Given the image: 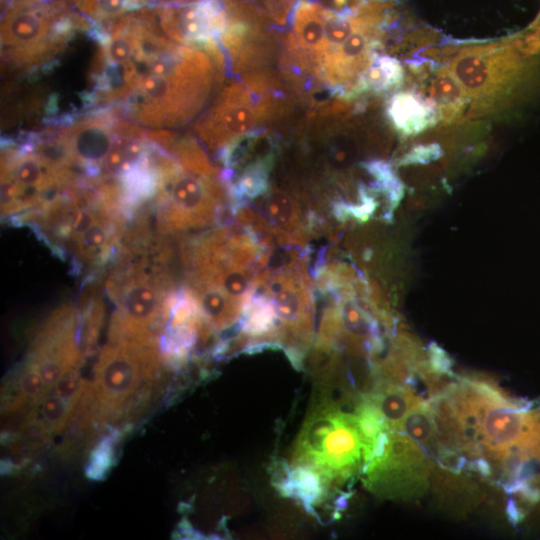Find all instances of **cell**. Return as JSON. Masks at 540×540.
Instances as JSON below:
<instances>
[{
	"label": "cell",
	"mask_w": 540,
	"mask_h": 540,
	"mask_svg": "<svg viewBox=\"0 0 540 540\" xmlns=\"http://www.w3.org/2000/svg\"><path fill=\"white\" fill-rule=\"evenodd\" d=\"M213 69L208 57L185 47L163 73L142 71L123 100L128 115L151 127L182 125L202 107L211 89Z\"/></svg>",
	"instance_id": "obj_1"
},
{
	"label": "cell",
	"mask_w": 540,
	"mask_h": 540,
	"mask_svg": "<svg viewBox=\"0 0 540 540\" xmlns=\"http://www.w3.org/2000/svg\"><path fill=\"white\" fill-rule=\"evenodd\" d=\"M363 443L354 413L332 396L317 393L296 438L290 466L317 472L331 493L361 472Z\"/></svg>",
	"instance_id": "obj_2"
},
{
	"label": "cell",
	"mask_w": 540,
	"mask_h": 540,
	"mask_svg": "<svg viewBox=\"0 0 540 540\" xmlns=\"http://www.w3.org/2000/svg\"><path fill=\"white\" fill-rule=\"evenodd\" d=\"M156 345L111 341L98 358L89 384L90 407L100 423L116 421L141 405L157 382Z\"/></svg>",
	"instance_id": "obj_3"
},
{
	"label": "cell",
	"mask_w": 540,
	"mask_h": 540,
	"mask_svg": "<svg viewBox=\"0 0 540 540\" xmlns=\"http://www.w3.org/2000/svg\"><path fill=\"white\" fill-rule=\"evenodd\" d=\"M145 264L136 263L108 282L117 311L110 328L111 341H132L156 345L154 332L162 329L169 318L172 299L165 297L168 284L164 275Z\"/></svg>",
	"instance_id": "obj_4"
},
{
	"label": "cell",
	"mask_w": 540,
	"mask_h": 540,
	"mask_svg": "<svg viewBox=\"0 0 540 540\" xmlns=\"http://www.w3.org/2000/svg\"><path fill=\"white\" fill-rule=\"evenodd\" d=\"M384 453L362 466L366 488L377 496L408 499L420 495L427 485L423 450L399 430H388Z\"/></svg>",
	"instance_id": "obj_5"
},
{
	"label": "cell",
	"mask_w": 540,
	"mask_h": 540,
	"mask_svg": "<svg viewBox=\"0 0 540 540\" xmlns=\"http://www.w3.org/2000/svg\"><path fill=\"white\" fill-rule=\"evenodd\" d=\"M156 22L170 39L184 45L205 46L217 41L228 27L219 0H196L154 8Z\"/></svg>",
	"instance_id": "obj_6"
},
{
	"label": "cell",
	"mask_w": 540,
	"mask_h": 540,
	"mask_svg": "<svg viewBox=\"0 0 540 540\" xmlns=\"http://www.w3.org/2000/svg\"><path fill=\"white\" fill-rule=\"evenodd\" d=\"M117 120L109 112H98L71 122L62 133L68 140L75 165L81 166L86 174L98 178L103 162L116 136Z\"/></svg>",
	"instance_id": "obj_7"
},
{
	"label": "cell",
	"mask_w": 540,
	"mask_h": 540,
	"mask_svg": "<svg viewBox=\"0 0 540 540\" xmlns=\"http://www.w3.org/2000/svg\"><path fill=\"white\" fill-rule=\"evenodd\" d=\"M256 121L257 113L250 96L235 85L225 91L198 125V131L209 145L224 147L235 137L252 130Z\"/></svg>",
	"instance_id": "obj_8"
},
{
	"label": "cell",
	"mask_w": 540,
	"mask_h": 540,
	"mask_svg": "<svg viewBox=\"0 0 540 540\" xmlns=\"http://www.w3.org/2000/svg\"><path fill=\"white\" fill-rule=\"evenodd\" d=\"M274 481L281 494L294 498L311 513L332 494L322 477L305 466L285 464L276 472Z\"/></svg>",
	"instance_id": "obj_9"
},
{
	"label": "cell",
	"mask_w": 540,
	"mask_h": 540,
	"mask_svg": "<svg viewBox=\"0 0 540 540\" xmlns=\"http://www.w3.org/2000/svg\"><path fill=\"white\" fill-rule=\"evenodd\" d=\"M496 52H466L451 64V71L464 91L480 96L496 89L499 80Z\"/></svg>",
	"instance_id": "obj_10"
},
{
	"label": "cell",
	"mask_w": 540,
	"mask_h": 540,
	"mask_svg": "<svg viewBox=\"0 0 540 540\" xmlns=\"http://www.w3.org/2000/svg\"><path fill=\"white\" fill-rule=\"evenodd\" d=\"M327 12L320 4L300 1L292 17L293 36L298 49L320 60L325 50Z\"/></svg>",
	"instance_id": "obj_11"
},
{
	"label": "cell",
	"mask_w": 540,
	"mask_h": 540,
	"mask_svg": "<svg viewBox=\"0 0 540 540\" xmlns=\"http://www.w3.org/2000/svg\"><path fill=\"white\" fill-rule=\"evenodd\" d=\"M367 394L384 416L388 430L400 431L409 411L424 401L410 387L387 382H376Z\"/></svg>",
	"instance_id": "obj_12"
},
{
	"label": "cell",
	"mask_w": 540,
	"mask_h": 540,
	"mask_svg": "<svg viewBox=\"0 0 540 540\" xmlns=\"http://www.w3.org/2000/svg\"><path fill=\"white\" fill-rule=\"evenodd\" d=\"M142 137L143 135L116 134L102 165L105 177H122L144 159L148 149Z\"/></svg>",
	"instance_id": "obj_13"
},
{
	"label": "cell",
	"mask_w": 540,
	"mask_h": 540,
	"mask_svg": "<svg viewBox=\"0 0 540 540\" xmlns=\"http://www.w3.org/2000/svg\"><path fill=\"white\" fill-rule=\"evenodd\" d=\"M388 115L394 126L404 133L424 129L432 116L429 107L409 93H399L392 97Z\"/></svg>",
	"instance_id": "obj_14"
},
{
	"label": "cell",
	"mask_w": 540,
	"mask_h": 540,
	"mask_svg": "<svg viewBox=\"0 0 540 540\" xmlns=\"http://www.w3.org/2000/svg\"><path fill=\"white\" fill-rule=\"evenodd\" d=\"M409 438L431 453H437L439 442L431 405L422 401L404 418L401 429Z\"/></svg>",
	"instance_id": "obj_15"
},
{
	"label": "cell",
	"mask_w": 540,
	"mask_h": 540,
	"mask_svg": "<svg viewBox=\"0 0 540 540\" xmlns=\"http://www.w3.org/2000/svg\"><path fill=\"white\" fill-rule=\"evenodd\" d=\"M273 165V153L258 157L247 165L233 186L237 201L252 199L264 194L269 186V172Z\"/></svg>",
	"instance_id": "obj_16"
},
{
	"label": "cell",
	"mask_w": 540,
	"mask_h": 540,
	"mask_svg": "<svg viewBox=\"0 0 540 540\" xmlns=\"http://www.w3.org/2000/svg\"><path fill=\"white\" fill-rule=\"evenodd\" d=\"M402 79V68L399 62L391 57L382 56L375 59L359 79L360 90L382 92L397 85Z\"/></svg>",
	"instance_id": "obj_17"
},
{
	"label": "cell",
	"mask_w": 540,
	"mask_h": 540,
	"mask_svg": "<svg viewBox=\"0 0 540 540\" xmlns=\"http://www.w3.org/2000/svg\"><path fill=\"white\" fill-rule=\"evenodd\" d=\"M148 0H77V7L96 22L112 21L124 13L140 10Z\"/></svg>",
	"instance_id": "obj_18"
},
{
	"label": "cell",
	"mask_w": 540,
	"mask_h": 540,
	"mask_svg": "<svg viewBox=\"0 0 540 540\" xmlns=\"http://www.w3.org/2000/svg\"><path fill=\"white\" fill-rule=\"evenodd\" d=\"M262 133V128H253L228 142L221 152L223 164L229 169L239 166L251 153Z\"/></svg>",
	"instance_id": "obj_19"
},
{
	"label": "cell",
	"mask_w": 540,
	"mask_h": 540,
	"mask_svg": "<svg viewBox=\"0 0 540 540\" xmlns=\"http://www.w3.org/2000/svg\"><path fill=\"white\" fill-rule=\"evenodd\" d=\"M356 29L355 21L351 20L347 15L328 11L324 53L341 45Z\"/></svg>",
	"instance_id": "obj_20"
},
{
	"label": "cell",
	"mask_w": 540,
	"mask_h": 540,
	"mask_svg": "<svg viewBox=\"0 0 540 540\" xmlns=\"http://www.w3.org/2000/svg\"><path fill=\"white\" fill-rule=\"evenodd\" d=\"M429 93L434 101L445 106L455 105L463 96L462 86L448 73H441L432 80Z\"/></svg>",
	"instance_id": "obj_21"
},
{
	"label": "cell",
	"mask_w": 540,
	"mask_h": 540,
	"mask_svg": "<svg viewBox=\"0 0 540 540\" xmlns=\"http://www.w3.org/2000/svg\"><path fill=\"white\" fill-rule=\"evenodd\" d=\"M269 218L278 225L288 226L295 216V205L292 199L282 192H272L265 202Z\"/></svg>",
	"instance_id": "obj_22"
},
{
	"label": "cell",
	"mask_w": 540,
	"mask_h": 540,
	"mask_svg": "<svg viewBox=\"0 0 540 540\" xmlns=\"http://www.w3.org/2000/svg\"><path fill=\"white\" fill-rule=\"evenodd\" d=\"M112 456V445L109 439H105L93 452V456L88 467V474L90 477H101V475L106 472L111 464Z\"/></svg>",
	"instance_id": "obj_23"
},
{
	"label": "cell",
	"mask_w": 540,
	"mask_h": 540,
	"mask_svg": "<svg viewBox=\"0 0 540 540\" xmlns=\"http://www.w3.org/2000/svg\"><path fill=\"white\" fill-rule=\"evenodd\" d=\"M432 370L435 373L440 374H450L451 373V363L448 360L447 356L440 349L432 351L431 358Z\"/></svg>",
	"instance_id": "obj_24"
},
{
	"label": "cell",
	"mask_w": 540,
	"mask_h": 540,
	"mask_svg": "<svg viewBox=\"0 0 540 540\" xmlns=\"http://www.w3.org/2000/svg\"><path fill=\"white\" fill-rule=\"evenodd\" d=\"M468 469L480 473L483 477L492 475V466L483 456L476 457L467 463Z\"/></svg>",
	"instance_id": "obj_25"
},
{
	"label": "cell",
	"mask_w": 540,
	"mask_h": 540,
	"mask_svg": "<svg viewBox=\"0 0 540 540\" xmlns=\"http://www.w3.org/2000/svg\"><path fill=\"white\" fill-rule=\"evenodd\" d=\"M506 514L508 516V519L512 523H518L522 519L521 512L519 511L515 501L513 499H509L507 501L506 505Z\"/></svg>",
	"instance_id": "obj_26"
},
{
	"label": "cell",
	"mask_w": 540,
	"mask_h": 540,
	"mask_svg": "<svg viewBox=\"0 0 540 540\" xmlns=\"http://www.w3.org/2000/svg\"><path fill=\"white\" fill-rule=\"evenodd\" d=\"M456 384H457V383H453V385L451 386L450 391H449V398H450V400H451L453 406H454L453 396H454V390H455ZM454 408H455V406H454ZM455 410H456V408H455ZM456 412H457V411H456ZM457 414H458V413H457ZM458 417H459V416H458ZM459 420H460V419H459ZM460 422H461V421H460ZM461 425H462V424H461ZM462 429H463V427H462ZM463 440H464V435H463ZM463 451H464L465 454H467V455H469V456H478V455L480 454V452H481V449L478 448V449H476V450H472V451H471V450H469V449L466 448L465 443H464V445H463Z\"/></svg>",
	"instance_id": "obj_27"
},
{
	"label": "cell",
	"mask_w": 540,
	"mask_h": 540,
	"mask_svg": "<svg viewBox=\"0 0 540 540\" xmlns=\"http://www.w3.org/2000/svg\"><path fill=\"white\" fill-rule=\"evenodd\" d=\"M452 384H453V383H452ZM451 386H452V385H451ZM451 386H450V388H451ZM450 388H449V390H448V397H449V391H450ZM457 415H458V414H457ZM461 426H462V425H461ZM462 430H463V429H462ZM463 445H464V440H463ZM463 452H464V451H463ZM480 454H481V452H480ZM480 454H479V455H480ZM479 455H478V456H479ZM472 457H476V456H472Z\"/></svg>",
	"instance_id": "obj_28"
},
{
	"label": "cell",
	"mask_w": 540,
	"mask_h": 540,
	"mask_svg": "<svg viewBox=\"0 0 540 540\" xmlns=\"http://www.w3.org/2000/svg\"><path fill=\"white\" fill-rule=\"evenodd\" d=\"M148 1H149V3H150V2L153 1V0H148Z\"/></svg>",
	"instance_id": "obj_29"
}]
</instances>
